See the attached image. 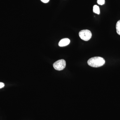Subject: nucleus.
<instances>
[{
	"label": "nucleus",
	"instance_id": "1a4fd4ad",
	"mask_svg": "<svg viewBox=\"0 0 120 120\" xmlns=\"http://www.w3.org/2000/svg\"><path fill=\"white\" fill-rule=\"evenodd\" d=\"M41 1L44 3H47L49 1V0H41Z\"/></svg>",
	"mask_w": 120,
	"mask_h": 120
},
{
	"label": "nucleus",
	"instance_id": "0eeeda50",
	"mask_svg": "<svg viewBox=\"0 0 120 120\" xmlns=\"http://www.w3.org/2000/svg\"><path fill=\"white\" fill-rule=\"evenodd\" d=\"M105 0H97V3L100 5H103L105 4Z\"/></svg>",
	"mask_w": 120,
	"mask_h": 120
},
{
	"label": "nucleus",
	"instance_id": "7ed1b4c3",
	"mask_svg": "<svg viewBox=\"0 0 120 120\" xmlns=\"http://www.w3.org/2000/svg\"><path fill=\"white\" fill-rule=\"evenodd\" d=\"M66 65L65 61L63 59H61L54 62L53 64V67L56 70L60 71L63 70L65 68Z\"/></svg>",
	"mask_w": 120,
	"mask_h": 120
},
{
	"label": "nucleus",
	"instance_id": "f03ea898",
	"mask_svg": "<svg viewBox=\"0 0 120 120\" xmlns=\"http://www.w3.org/2000/svg\"><path fill=\"white\" fill-rule=\"evenodd\" d=\"M80 38L83 41H87L90 40L92 37V33L89 30H83L79 33Z\"/></svg>",
	"mask_w": 120,
	"mask_h": 120
},
{
	"label": "nucleus",
	"instance_id": "f257e3e1",
	"mask_svg": "<svg viewBox=\"0 0 120 120\" xmlns=\"http://www.w3.org/2000/svg\"><path fill=\"white\" fill-rule=\"evenodd\" d=\"M105 60L104 58L101 57H94L90 58L87 61V64L90 66L94 68H98L104 65Z\"/></svg>",
	"mask_w": 120,
	"mask_h": 120
},
{
	"label": "nucleus",
	"instance_id": "6e6552de",
	"mask_svg": "<svg viewBox=\"0 0 120 120\" xmlns=\"http://www.w3.org/2000/svg\"><path fill=\"white\" fill-rule=\"evenodd\" d=\"M5 84L4 83L2 82H0V89L3 88Z\"/></svg>",
	"mask_w": 120,
	"mask_h": 120
},
{
	"label": "nucleus",
	"instance_id": "39448f33",
	"mask_svg": "<svg viewBox=\"0 0 120 120\" xmlns=\"http://www.w3.org/2000/svg\"><path fill=\"white\" fill-rule=\"evenodd\" d=\"M93 12L94 13H97L98 15H99L100 13V9L99 7L97 5H94L93 7Z\"/></svg>",
	"mask_w": 120,
	"mask_h": 120
},
{
	"label": "nucleus",
	"instance_id": "423d86ee",
	"mask_svg": "<svg viewBox=\"0 0 120 120\" xmlns=\"http://www.w3.org/2000/svg\"><path fill=\"white\" fill-rule=\"evenodd\" d=\"M116 27L117 33L118 35H120V20L117 22Z\"/></svg>",
	"mask_w": 120,
	"mask_h": 120
},
{
	"label": "nucleus",
	"instance_id": "20e7f679",
	"mask_svg": "<svg viewBox=\"0 0 120 120\" xmlns=\"http://www.w3.org/2000/svg\"><path fill=\"white\" fill-rule=\"evenodd\" d=\"M70 40L68 38H65L61 39L58 43L60 47H64L68 45L70 43Z\"/></svg>",
	"mask_w": 120,
	"mask_h": 120
}]
</instances>
